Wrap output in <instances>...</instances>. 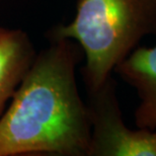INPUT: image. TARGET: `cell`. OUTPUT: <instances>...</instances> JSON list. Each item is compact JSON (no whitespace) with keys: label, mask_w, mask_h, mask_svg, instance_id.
I'll return each mask as SVG.
<instances>
[{"label":"cell","mask_w":156,"mask_h":156,"mask_svg":"<svg viewBox=\"0 0 156 156\" xmlns=\"http://www.w3.org/2000/svg\"><path fill=\"white\" fill-rule=\"evenodd\" d=\"M87 107L91 123L88 156H156V130H131L125 125L112 77L89 92Z\"/></svg>","instance_id":"3"},{"label":"cell","mask_w":156,"mask_h":156,"mask_svg":"<svg viewBox=\"0 0 156 156\" xmlns=\"http://www.w3.org/2000/svg\"><path fill=\"white\" fill-rule=\"evenodd\" d=\"M81 50L52 38L36 55L0 118V156L88 154L91 123L75 77Z\"/></svg>","instance_id":"1"},{"label":"cell","mask_w":156,"mask_h":156,"mask_svg":"<svg viewBox=\"0 0 156 156\" xmlns=\"http://www.w3.org/2000/svg\"><path fill=\"white\" fill-rule=\"evenodd\" d=\"M114 71L137 90L140 105L135 112L136 126L156 130V46L135 49Z\"/></svg>","instance_id":"4"},{"label":"cell","mask_w":156,"mask_h":156,"mask_svg":"<svg viewBox=\"0 0 156 156\" xmlns=\"http://www.w3.org/2000/svg\"><path fill=\"white\" fill-rule=\"evenodd\" d=\"M35 58V49L26 33L0 27V118Z\"/></svg>","instance_id":"5"},{"label":"cell","mask_w":156,"mask_h":156,"mask_svg":"<svg viewBox=\"0 0 156 156\" xmlns=\"http://www.w3.org/2000/svg\"><path fill=\"white\" fill-rule=\"evenodd\" d=\"M148 35L156 36V0H79L74 20L53 30V38L76 41L81 47L88 92L104 85Z\"/></svg>","instance_id":"2"}]
</instances>
